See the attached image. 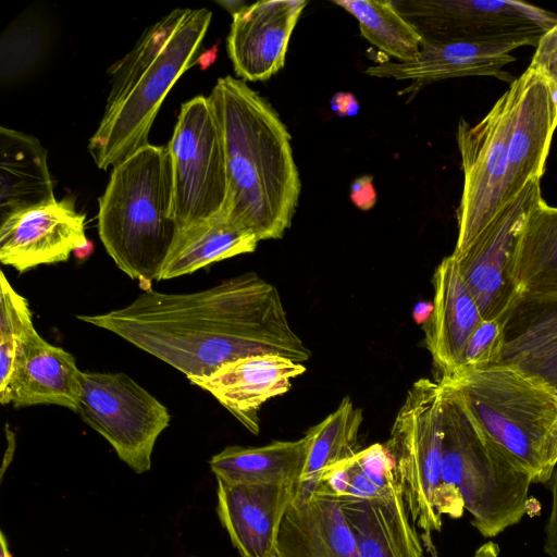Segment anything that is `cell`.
Wrapping results in <instances>:
<instances>
[{
  "label": "cell",
  "instance_id": "cell-13",
  "mask_svg": "<svg viewBox=\"0 0 557 557\" xmlns=\"http://www.w3.org/2000/svg\"><path fill=\"white\" fill-rule=\"evenodd\" d=\"M87 245L85 215L70 196L1 218L0 261L18 272L64 262Z\"/></svg>",
  "mask_w": 557,
  "mask_h": 557
},
{
  "label": "cell",
  "instance_id": "cell-14",
  "mask_svg": "<svg viewBox=\"0 0 557 557\" xmlns=\"http://www.w3.org/2000/svg\"><path fill=\"white\" fill-rule=\"evenodd\" d=\"M307 4L306 0L258 1L232 15L226 48L242 81H267L284 67L290 36Z\"/></svg>",
  "mask_w": 557,
  "mask_h": 557
},
{
  "label": "cell",
  "instance_id": "cell-7",
  "mask_svg": "<svg viewBox=\"0 0 557 557\" xmlns=\"http://www.w3.org/2000/svg\"><path fill=\"white\" fill-rule=\"evenodd\" d=\"M443 437L442 385L420 379L407 392L385 446L411 522L422 530L423 547L432 557H437L432 533L442 530L443 516L457 518L443 483Z\"/></svg>",
  "mask_w": 557,
  "mask_h": 557
},
{
  "label": "cell",
  "instance_id": "cell-39",
  "mask_svg": "<svg viewBox=\"0 0 557 557\" xmlns=\"http://www.w3.org/2000/svg\"><path fill=\"white\" fill-rule=\"evenodd\" d=\"M219 3L223 5L232 15H234L237 11L246 5V3L242 1H219Z\"/></svg>",
  "mask_w": 557,
  "mask_h": 557
},
{
  "label": "cell",
  "instance_id": "cell-24",
  "mask_svg": "<svg viewBox=\"0 0 557 557\" xmlns=\"http://www.w3.org/2000/svg\"><path fill=\"white\" fill-rule=\"evenodd\" d=\"M47 150L28 134L0 127L1 218L54 200Z\"/></svg>",
  "mask_w": 557,
  "mask_h": 557
},
{
  "label": "cell",
  "instance_id": "cell-30",
  "mask_svg": "<svg viewBox=\"0 0 557 557\" xmlns=\"http://www.w3.org/2000/svg\"><path fill=\"white\" fill-rule=\"evenodd\" d=\"M359 23L361 36L398 62L417 58L424 39L392 0H334Z\"/></svg>",
  "mask_w": 557,
  "mask_h": 557
},
{
  "label": "cell",
  "instance_id": "cell-40",
  "mask_svg": "<svg viewBox=\"0 0 557 557\" xmlns=\"http://www.w3.org/2000/svg\"><path fill=\"white\" fill-rule=\"evenodd\" d=\"M0 557H12L3 532L0 533Z\"/></svg>",
  "mask_w": 557,
  "mask_h": 557
},
{
  "label": "cell",
  "instance_id": "cell-20",
  "mask_svg": "<svg viewBox=\"0 0 557 557\" xmlns=\"http://www.w3.org/2000/svg\"><path fill=\"white\" fill-rule=\"evenodd\" d=\"M502 363L557 394V290L519 294L505 317Z\"/></svg>",
  "mask_w": 557,
  "mask_h": 557
},
{
  "label": "cell",
  "instance_id": "cell-6",
  "mask_svg": "<svg viewBox=\"0 0 557 557\" xmlns=\"http://www.w3.org/2000/svg\"><path fill=\"white\" fill-rule=\"evenodd\" d=\"M442 476L457 518L466 509L471 524L494 537L528 511L533 480L479 435L454 396L443 386Z\"/></svg>",
  "mask_w": 557,
  "mask_h": 557
},
{
  "label": "cell",
  "instance_id": "cell-25",
  "mask_svg": "<svg viewBox=\"0 0 557 557\" xmlns=\"http://www.w3.org/2000/svg\"><path fill=\"white\" fill-rule=\"evenodd\" d=\"M310 437L274 441L260 447L228 446L209 463L216 479L228 483L297 485L305 469Z\"/></svg>",
  "mask_w": 557,
  "mask_h": 557
},
{
  "label": "cell",
  "instance_id": "cell-28",
  "mask_svg": "<svg viewBox=\"0 0 557 557\" xmlns=\"http://www.w3.org/2000/svg\"><path fill=\"white\" fill-rule=\"evenodd\" d=\"M320 484L339 499L389 502L404 496L394 461L380 443L333 467Z\"/></svg>",
  "mask_w": 557,
  "mask_h": 557
},
{
  "label": "cell",
  "instance_id": "cell-5",
  "mask_svg": "<svg viewBox=\"0 0 557 557\" xmlns=\"http://www.w3.org/2000/svg\"><path fill=\"white\" fill-rule=\"evenodd\" d=\"M438 383L487 445L530 474L533 483H541L545 443L557 417V394L506 363Z\"/></svg>",
  "mask_w": 557,
  "mask_h": 557
},
{
  "label": "cell",
  "instance_id": "cell-15",
  "mask_svg": "<svg viewBox=\"0 0 557 557\" xmlns=\"http://www.w3.org/2000/svg\"><path fill=\"white\" fill-rule=\"evenodd\" d=\"M515 107L508 147L505 202L541 180L557 128V107L542 75L529 66L511 83Z\"/></svg>",
  "mask_w": 557,
  "mask_h": 557
},
{
  "label": "cell",
  "instance_id": "cell-12",
  "mask_svg": "<svg viewBox=\"0 0 557 557\" xmlns=\"http://www.w3.org/2000/svg\"><path fill=\"white\" fill-rule=\"evenodd\" d=\"M540 183L539 178L530 181L461 256L451 255L485 320H505L519 296L515 281L517 247L529 212L542 199Z\"/></svg>",
  "mask_w": 557,
  "mask_h": 557
},
{
  "label": "cell",
  "instance_id": "cell-3",
  "mask_svg": "<svg viewBox=\"0 0 557 557\" xmlns=\"http://www.w3.org/2000/svg\"><path fill=\"white\" fill-rule=\"evenodd\" d=\"M206 8H177L147 27L114 63L104 112L88 141L95 164L107 170L148 145L152 123L177 79L194 65L211 22Z\"/></svg>",
  "mask_w": 557,
  "mask_h": 557
},
{
  "label": "cell",
  "instance_id": "cell-21",
  "mask_svg": "<svg viewBox=\"0 0 557 557\" xmlns=\"http://www.w3.org/2000/svg\"><path fill=\"white\" fill-rule=\"evenodd\" d=\"M432 283L433 311L422 326L425 347L444 379L458 369L465 347L483 318L451 255L436 267Z\"/></svg>",
  "mask_w": 557,
  "mask_h": 557
},
{
  "label": "cell",
  "instance_id": "cell-18",
  "mask_svg": "<svg viewBox=\"0 0 557 557\" xmlns=\"http://www.w3.org/2000/svg\"><path fill=\"white\" fill-rule=\"evenodd\" d=\"M272 557H356L355 535L341 502L324 485L295 487Z\"/></svg>",
  "mask_w": 557,
  "mask_h": 557
},
{
  "label": "cell",
  "instance_id": "cell-38",
  "mask_svg": "<svg viewBox=\"0 0 557 557\" xmlns=\"http://www.w3.org/2000/svg\"><path fill=\"white\" fill-rule=\"evenodd\" d=\"M499 546L493 541H487L482 544L474 553L473 557H498Z\"/></svg>",
  "mask_w": 557,
  "mask_h": 557
},
{
  "label": "cell",
  "instance_id": "cell-31",
  "mask_svg": "<svg viewBox=\"0 0 557 557\" xmlns=\"http://www.w3.org/2000/svg\"><path fill=\"white\" fill-rule=\"evenodd\" d=\"M38 335L28 301L0 272V392L12 380L17 362Z\"/></svg>",
  "mask_w": 557,
  "mask_h": 557
},
{
  "label": "cell",
  "instance_id": "cell-22",
  "mask_svg": "<svg viewBox=\"0 0 557 557\" xmlns=\"http://www.w3.org/2000/svg\"><path fill=\"white\" fill-rule=\"evenodd\" d=\"M82 371L74 356L46 342L39 334L20 358L11 382L0 392L2 405L14 408L57 405L75 412Z\"/></svg>",
  "mask_w": 557,
  "mask_h": 557
},
{
  "label": "cell",
  "instance_id": "cell-9",
  "mask_svg": "<svg viewBox=\"0 0 557 557\" xmlns=\"http://www.w3.org/2000/svg\"><path fill=\"white\" fill-rule=\"evenodd\" d=\"M396 9L428 42L537 47L557 14L512 0H396Z\"/></svg>",
  "mask_w": 557,
  "mask_h": 557
},
{
  "label": "cell",
  "instance_id": "cell-34",
  "mask_svg": "<svg viewBox=\"0 0 557 557\" xmlns=\"http://www.w3.org/2000/svg\"><path fill=\"white\" fill-rule=\"evenodd\" d=\"M552 493V508L545 527V553L549 557H557V467L548 480Z\"/></svg>",
  "mask_w": 557,
  "mask_h": 557
},
{
  "label": "cell",
  "instance_id": "cell-29",
  "mask_svg": "<svg viewBox=\"0 0 557 557\" xmlns=\"http://www.w3.org/2000/svg\"><path fill=\"white\" fill-rule=\"evenodd\" d=\"M361 423L362 410L349 397H345L335 411L310 428L307 431L310 444L305 469L295 487L300 491L314 490L329 470L351 458L358 451Z\"/></svg>",
  "mask_w": 557,
  "mask_h": 557
},
{
  "label": "cell",
  "instance_id": "cell-36",
  "mask_svg": "<svg viewBox=\"0 0 557 557\" xmlns=\"http://www.w3.org/2000/svg\"><path fill=\"white\" fill-rule=\"evenodd\" d=\"M351 199L361 209L368 210L375 202V193L371 178L362 177L351 185Z\"/></svg>",
  "mask_w": 557,
  "mask_h": 557
},
{
  "label": "cell",
  "instance_id": "cell-4",
  "mask_svg": "<svg viewBox=\"0 0 557 557\" xmlns=\"http://www.w3.org/2000/svg\"><path fill=\"white\" fill-rule=\"evenodd\" d=\"M98 205L99 237L117 268L134 280H159L180 232L166 146L148 144L113 166Z\"/></svg>",
  "mask_w": 557,
  "mask_h": 557
},
{
  "label": "cell",
  "instance_id": "cell-10",
  "mask_svg": "<svg viewBox=\"0 0 557 557\" xmlns=\"http://www.w3.org/2000/svg\"><path fill=\"white\" fill-rule=\"evenodd\" d=\"M515 87L496 100L475 125L460 119L457 144L463 187L457 209L458 236L453 256L458 258L505 206L508 147L515 107Z\"/></svg>",
  "mask_w": 557,
  "mask_h": 557
},
{
  "label": "cell",
  "instance_id": "cell-35",
  "mask_svg": "<svg viewBox=\"0 0 557 557\" xmlns=\"http://www.w3.org/2000/svg\"><path fill=\"white\" fill-rule=\"evenodd\" d=\"M557 467V417L548 432L545 448L541 483H547Z\"/></svg>",
  "mask_w": 557,
  "mask_h": 557
},
{
  "label": "cell",
  "instance_id": "cell-11",
  "mask_svg": "<svg viewBox=\"0 0 557 557\" xmlns=\"http://www.w3.org/2000/svg\"><path fill=\"white\" fill-rule=\"evenodd\" d=\"M75 412L136 473L150 469L154 444L170 423L168 408L123 372L82 371Z\"/></svg>",
  "mask_w": 557,
  "mask_h": 557
},
{
  "label": "cell",
  "instance_id": "cell-1",
  "mask_svg": "<svg viewBox=\"0 0 557 557\" xmlns=\"http://www.w3.org/2000/svg\"><path fill=\"white\" fill-rule=\"evenodd\" d=\"M77 319L112 332L188 380L249 356L277 355L298 363L311 356L276 287L255 272L193 293L147 289L123 308Z\"/></svg>",
  "mask_w": 557,
  "mask_h": 557
},
{
  "label": "cell",
  "instance_id": "cell-33",
  "mask_svg": "<svg viewBox=\"0 0 557 557\" xmlns=\"http://www.w3.org/2000/svg\"><path fill=\"white\" fill-rule=\"evenodd\" d=\"M529 66L545 79L557 107V24L540 40Z\"/></svg>",
  "mask_w": 557,
  "mask_h": 557
},
{
  "label": "cell",
  "instance_id": "cell-37",
  "mask_svg": "<svg viewBox=\"0 0 557 557\" xmlns=\"http://www.w3.org/2000/svg\"><path fill=\"white\" fill-rule=\"evenodd\" d=\"M433 311V302L420 301L418 302L413 310L412 317L418 324H425L430 319Z\"/></svg>",
  "mask_w": 557,
  "mask_h": 557
},
{
  "label": "cell",
  "instance_id": "cell-2",
  "mask_svg": "<svg viewBox=\"0 0 557 557\" xmlns=\"http://www.w3.org/2000/svg\"><path fill=\"white\" fill-rule=\"evenodd\" d=\"M209 98L226 162L227 195L221 213L259 242L283 237L301 190L286 125L240 78H218Z\"/></svg>",
  "mask_w": 557,
  "mask_h": 557
},
{
  "label": "cell",
  "instance_id": "cell-8",
  "mask_svg": "<svg viewBox=\"0 0 557 557\" xmlns=\"http://www.w3.org/2000/svg\"><path fill=\"white\" fill-rule=\"evenodd\" d=\"M172 171L173 216L178 230L222 212L227 195L224 146L209 96L181 107L166 145Z\"/></svg>",
  "mask_w": 557,
  "mask_h": 557
},
{
  "label": "cell",
  "instance_id": "cell-19",
  "mask_svg": "<svg viewBox=\"0 0 557 557\" xmlns=\"http://www.w3.org/2000/svg\"><path fill=\"white\" fill-rule=\"evenodd\" d=\"M515 49L463 41H424L413 60L381 62L369 66L364 73L381 78L411 81L400 94H416L433 82L466 76H494L512 83L515 78L502 69L516 60L511 54Z\"/></svg>",
  "mask_w": 557,
  "mask_h": 557
},
{
  "label": "cell",
  "instance_id": "cell-32",
  "mask_svg": "<svg viewBox=\"0 0 557 557\" xmlns=\"http://www.w3.org/2000/svg\"><path fill=\"white\" fill-rule=\"evenodd\" d=\"M504 349L505 320L483 319L472 332L462 352L460 364L450 376L502 363Z\"/></svg>",
  "mask_w": 557,
  "mask_h": 557
},
{
  "label": "cell",
  "instance_id": "cell-16",
  "mask_svg": "<svg viewBox=\"0 0 557 557\" xmlns=\"http://www.w3.org/2000/svg\"><path fill=\"white\" fill-rule=\"evenodd\" d=\"M216 482L218 516L239 555L272 557L296 485Z\"/></svg>",
  "mask_w": 557,
  "mask_h": 557
},
{
  "label": "cell",
  "instance_id": "cell-26",
  "mask_svg": "<svg viewBox=\"0 0 557 557\" xmlns=\"http://www.w3.org/2000/svg\"><path fill=\"white\" fill-rule=\"evenodd\" d=\"M258 238L219 213L181 230L162 265L159 280L190 274L213 262L255 251Z\"/></svg>",
  "mask_w": 557,
  "mask_h": 557
},
{
  "label": "cell",
  "instance_id": "cell-23",
  "mask_svg": "<svg viewBox=\"0 0 557 557\" xmlns=\"http://www.w3.org/2000/svg\"><path fill=\"white\" fill-rule=\"evenodd\" d=\"M339 502L355 535L356 557H424L403 496L389 502Z\"/></svg>",
  "mask_w": 557,
  "mask_h": 557
},
{
  "label": "cell",
  "instance_id": "cell-27",
  "mask_svg": "<svg viewBox=\"0 0 557 557\" xmlns=\"http://www.w3.org/2000/svg\"><path fill=\"white\" fill-rule=\"evenodd\" d=\"M519 294L557 290V207L541 199L529 212L516 253Z\"/></svg>",
  "mask_w": 557,
  "mask_h": 557
},
{
  "label": "cell",
  "instance_id": "cell-17",
  "mask_svg": "<svg viewBox=\"0 0 557 557\" xmlns=\"http://www.w3.org/2000/svg\"><path fill=\"white\" fill-rule=\"evenodd\" d=\"M306 367L277 355H256L220 366L189 382L210 393L248 431L259 433L258 412L269 399L285 394Z\"/></svg>",
  "mask_w": 557,
  "mask_h": 557
}]
</instances>
